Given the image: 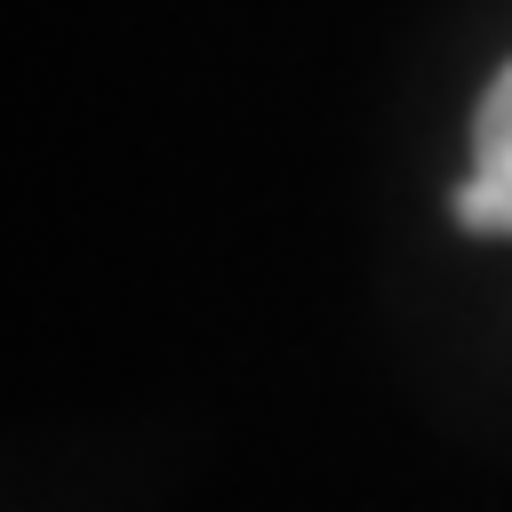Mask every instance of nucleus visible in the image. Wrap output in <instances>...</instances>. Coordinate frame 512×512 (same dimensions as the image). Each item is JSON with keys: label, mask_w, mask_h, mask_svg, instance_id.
<instances>
[{"label": "nucleus", "mask_w": 512, "mask_h": 512, "mask_svg": "<svg viewBox=\"0 0 512 512\" xmlns=\"http://www.w3.org/2000/svg\"><path fill=\"white\" fill-rule=\"evenodd\" d=\"M448 208L472 240H512V64L488 80V96L472 112V168Z\"/></svg>", "instance_id": "1"}]
</instances>
